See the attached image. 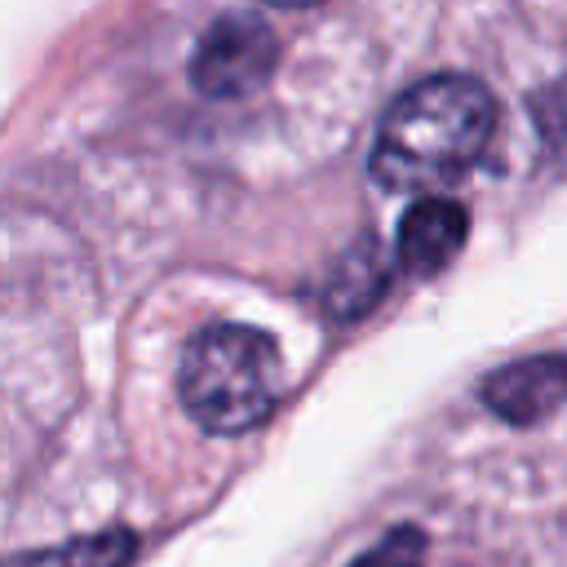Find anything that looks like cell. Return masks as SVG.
Here are the masks:
<instances>
[{
    "label": "cell",
    "mask_w": 567,
    "mask_h": 567,
    "mask_svg": "<svg viewBox=\"0 0 567 567\" xmlns=\"http://www.w3.org/2000/svg\"><path fill=\"white\" fill-rule=\"evenodd\" d=\"M496 133V102L470 75L412 84L381 120L372 177L385 190H434L478 164Z\"/></svg>",
    "instance_id": "cell-1"
},
{
    "label": "cell",
    "mask_w": 567,
    "mask_h": 567,
    "mask_svg": "<svg viewBox=\"0 0 567 567\" xmlns=\"http://www.w3.org/2000/svg\"><path fill=\"white\" fill-rule=\"evenodd\" d=\"M284 385L279 350L266 332L244 323L204 328L177 368V394L195 425L208 434H244L261 425Z\"/></svg>",
    "instance_id": "cell-2"
},
{
    "label": "cell",
    "mask_w": 567,
    "mask_h": 567,
    "mask_svg": "<svg viewBox=\"0 0 567 567\" xmlns=\"http://www.w3.org/2000/svg\"><path fill=\"white\" fill-rule=\"evenodd\" d=\"M279 62V40L270 22L252 13H221L190 53V84L204 97H248L270 80Z\"/></svg>",
    "instance_id": "cell-3"
},
{
    "label": "cell",
    "mask_w": 567,
    "mask_h": 567,
    "mask_svg": "<svg viewBox=\"0 0 567 567\" xmlns=\"http://www.w3.org/2000/svg\"><path fill=\"white\" fill-rule=\"evenodd\" d=\"M478 394L509 425H536L567 403V354H536L505 363L483 381Z\"/></svg>",
    "instance_id": "cell-4"
},
{
    "label": "cell",
    "mask_w": 567,
    "mask_h": 567,
    "mask_svg": "<svg viewBox=\"0 0 567 567\" xmlns=\"http://www.w3.org/2000/svg\"><path fill=\"white\" fill-rule=\"evenodd\" d=\"M470 235V217L456 199L443 195H421L416 204H408L403 221H399V266L408 275H439L465 244Z\"/></svg>",
    "instance_id": "cell-5"
},
{
    "label": "cell",
    "mask_w": 567,
    "mask_h": 567,
    "mask_svg": "<svg viewBox=\"0 0 567 567\" xmlns=\"http://www.w3.org/2000/svg\"><path fill=\"white\" fill-rule=\"evenodd\" d=\"M385 288H390V261H385L381 244L363 235V239H354V244L341 252V261L332 266V275H328V284H323V310H328L332 319H341V323H354V319H363L372 306H381Z\"/></svg>",
    "instance_id": "cell-6"
},
{
    "label": "cell",
    "mask_w": 567,
    "mask_h": 567,
    "mask_svg": "<svg viewBox=\"0 0 567 567\" xmlns=\"http://www.w3.org/2000/svg\"><path fill=\"white\" fill-rule=\"evenodd\" d=\"M137 554V536L128 527H106L80 540H66L58 549H40V554H22L9 567H124Z\"/></svg>",
    "instance_id": "cell-7"
},
{
    "label": "cell",
    "mask_w": 567,
    "mask_h": 567,
    "mask_svg": "<svg viewBox=\"0 0 567 567\" xmlns=\"http://www.w3.org/2000/svg\"><path fill=\"white\" fill-rule=\"evenodd\" d=\"M425 532L421 527H394L381 545H372L368 554H359L350 567H421L425 563Z\"/></svg>",
    "instance_id": "cell-8"
},
{
    "label": "cell",
    "mask_w": 567,
    "mask_h": 567,
    "mask_svg": "<svg viewBox=\"0 0 567 567\" xmlns=\"http://www.w3.org/2000/svg\"><path fill=\"white\" fill-rule=\"evenodd\" d=\"M536 128L549 146H567V80L536 97Z\"/></svg>",
    "instance_id": "cell-9"
},
{
    "label": "cell",
    "mask_w": 567,
    "mask_h": 567,
    "mask_svg": "<svg viewBox=\"0 0 567 567\" xmlns=\"http://www.w3.org/2000/svg\"><path fill=\"white\" fill-rule=\"evenodd\" d=\"M266 4H279V9H306V4H319V0H266Z\"/></svg>",
    "instance_id": "cell-10"
}]
</instances>
